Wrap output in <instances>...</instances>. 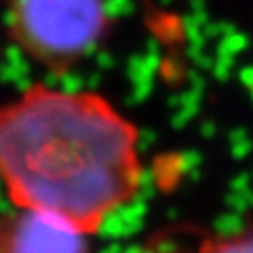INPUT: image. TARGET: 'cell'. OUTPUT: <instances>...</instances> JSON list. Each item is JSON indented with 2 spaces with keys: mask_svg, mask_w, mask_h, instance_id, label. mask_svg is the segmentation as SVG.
<instances>
[{
  "mask_svg": "<svg viewBox=\"0 0 253 253\" xmlns=\"http://www.w3.org/2000/svg\"><path fill=\"white\" fill-rule=\"evenodd\" d=\"M196 253H253V224L232 234L207 236Z\"/></svg>",
  "mask_w": 253,
  "mask_h": 253,
  "instance_id": "cell-4",
  "label": "cell"
},
{
  "mask_svg": "<svg viewBox=\"0 0 253 253\" xmlns=\"http://www.w3.org/2000/svg\"><path fill=\"white\" fill-rule=\"evenodd\" d=\"M89 239L38 211L13 207L0 213V253H91Z\"/></svg>",
  "mask_w": 253,
  "mask_h": 253,
  "instance_id": "cell-3",
  "label": "cell"
},
{
  "mask_svg": "<svg viewBox=\"0 0 253 253\" xmlns=\"http://www.w3.org/2000/svg\"><path fill=\"white\" fill-rule=\"evenodd\" d=\"M4 26L28 61L61 76L101 49L112 9L110 0H9Z\"/></svg>",
  "mask_w": 253,
  "mask_h": 253,
  "instance_id": "cell-2",
  "label": "cell"
},
{
  "mask_svg": "<svg viewBox=\"0 0 253 253\" xmlns=\"http://www.w3.org/2000/svg\"><path fill=\"white\" fill-rule=\"evenodd\" d=\"M0 184L11 207L95 236L144 184L139 126L104 93L32 83L0 104Z\"/></svg>",
  "mask_w": 253,
  "mask_h": 253,
  "instance_id": "cell-1",
  "label": "cell"
}]
</instances>
